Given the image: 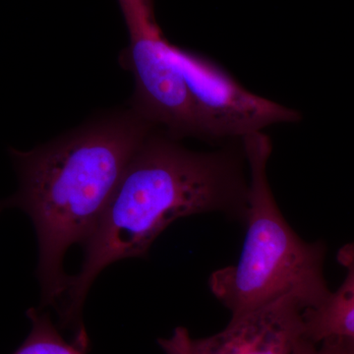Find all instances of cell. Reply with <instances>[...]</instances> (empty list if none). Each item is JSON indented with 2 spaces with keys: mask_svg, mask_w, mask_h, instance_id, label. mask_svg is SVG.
<instances>
[{
  "mask_svg": "<svg viewBox=\"0 0 354 354\" xmlns=\"http://www.w3.org/2000/svg\"><path fill=\"white\" fill-rule=\"evenodd\" d=\"M153 128L129 106L32 150L9 148L19 188L0 200V212L18 208L31 218L38 239L41 306L57 309L69 277L65 254L88 241L130 160Z\"/></svg>",
  "mask_w": 354,
  "mask_h": 354,
  "instance_id": "7a4b0ae2",
  "label": "cell"
},
{
  "mask_svg": "<svg viewBox=\"0 0 354 354\" xmlns=\"http://www.w3.org/2000/svg\"><path fill=\"white\" fill-rule=\"evenodd\" d=\"M337 261L346 270L341 288L322 304L304 311L305 335L316 344L329 339L354 341V243L342 247Z\"/></svg>",
  "mask_w": 354,
  "mask_h": 354,
  "instance_id": "52a82bcc",
  "label": "cell"
},
{
  "mask_svg": "<svg viewBox=\"0 0 354 354\" xmlns=\"http://www.w3.org/2000/svg\"><path fill=\"white\" fill-rule=\"evenodd\" d=\"M241 142L249 169L245 239L239 261L212 274V292L232 317L286 298L315 308L332 292L324 278L325 245L302 241L279 211L268 178L270 137L255 132Z\"/></svg>",
  "mask_w": 354,
  "mask_h": 354,
  "instance_id": "3957f363",
  "label": "cell"
},
{
  "mask_svg": "<svg viewBox=\"0 0 354 354\" xmlns=\"http://www.w3.org/2000/svg\"><path fill=\"white\" fill-rule=\"evenodd\" d=\"M129 34L118 62L132 73L130 108L172 138H200L185 83L171 53V43L156 18L153 0H118Z\"/></svg>",
  "mask_w": 354,
  "mask_h": 354,
  "instance_id": "277c9868",
  "label": "cell"
},
{
  "mask_svg": "<svg viewBox=\"0 0 354 354\" xmlns=\"http://www.w3.org/2000/svg\"><path fill=\"white\" fill-rule=\"evenodd\" d=\"M304 311L286 298L232 317L225 329L209 337H194L177 327L158 344L165 354H297L307 339Z\"/></svg>",
  "mask_w": 354,
  "mask_h": 354,
  "instance_id": "8992f818",
  "label": "cell"
},
{
  "mask_svg": "<svg viewBox=\"0 0 354 354\" xmlns=\"http://www.w3.org/2000/svg\"><path fill=\"white\" fill-rule=\"evenodd\" d=\"M171 53L187 88L200 139L241 140L301 116L295 109L249 92L227 70L204 55L171 44Z\"/></svg>",
  "mask_w": 354,
  "mask_h": 354,
  "instance_id": "5b68a950",
  "label": "cell"
},
{
  "mask_svg": "<svg viewBox=\"0 0 354 354\" xmlns=\"http://www.w3.org/2000/svg\"><path fill=\"white\" fill-rule=\"evenodd\" d=\"M330 354H354V341L344 339H329L323 341Z\"/></svg>",
  "mask_w": 354,
  "mask_h": 354,
  "instance_id": "9c48e42d",
  "label": "cell"
},
{
  "mask_svg": "<svg viewBox=\"0 0 354 354\" xmlns=\"http://www.w3.org/2000/svg\"><path fill=\"white\" fill-rule=\"evenodd\" d=\"M297 354H330L329 349L324 342H316L306 339Z\"/></svg>",
  "mask_w": 354,
  "mask_h": 354,
  "instance_id": "30bf717a",
  "label": "cell"
},
{
  "mask_svg": "<svg viewBox=\"0 0 354 354\" xmlns=\"http://www.w3.org/2000/svg\"><path fill=\"white\" fill-rule=\"evenodd\" d=\"M241 150H188L153 128L130 160L94 232L83 244L80 271L68 277L57 307L60 328L80 348L90 344L82 310L91 286L106 267L145 257L158 235L178 218L223 213L245 218L248 179Z\"/></svg>",
  "mask_w": 354,
  "mask_h": 354,
  "instance_id": "6da1fadb",
  "label": "cell"
},
{
  "mask_svg": "<svg viewBox=\"0 0 354 354\" xmlns=\"http://www.w3.org/2000/svg\"><path fill=\"white\" fill-rule=\"evenodd\" d=\"M31 330L12 354H86L72 342L65 341L48 313L43 308L28 310Z\"/></svg>",
  "mask_w": 354,
  "mask_h": 354,
  "instance_id": "ba28073f",
  "label": "cell"
}]
</instances>
